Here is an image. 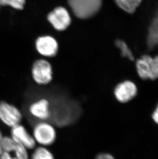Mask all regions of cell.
Returning a JSON list of instances; mask_svg holds the SVG:
<instances>
[{
  "mask_svg": "<svg viewBox=\"0 0 158 159\" xmlns=\"http://www.w3.org/2000/svg\"><path fill=\"white\" fill-rule=\"evenodd\" d=\"M114 93L118 101L124 103L128 102L136 96L137 93V88L133 82L124 81L116 86Z\"/></svg>",
  "mask_w": 158,
  "mask_h": 159,
  "instance_id": "obj_11",
  "label": "cell"
},
{
  "mask_svg": "<svg viewBox=\"0 0 158 159\" xmlns=\"http://www.w3.org/2000/svg\"><path fill=\"white\" fill-rule=\"evenodd\" d=\"M143 0H115L117 6L127 14L136 12Z\"/></svg>",
  "mask_w": 158,
  "mask_h": 159,
  "instance_id": "obj_13",
  "label": "cell"
},
{
  "mask_svg": "<svg viewBox=\"0 0 158 159\" xmlns=\"http://www.w3.org/2000/svg\"><path fill=\"white\" fill-rule=\"evenodd\" d=\"M138 74L142 80H157L158 78V55L152 57L143 55L136 60Z\"/></svg>",
  "mask_w": 158,
  "mask_h": 159,
  "instance_id": "obj_3",
  "label": "cell"
},
{
  "mask_svg": "<svg viewBox=\"0 0 158 159\" xmlns=\"http://www.w3.org/2000/svg\"><path fill=\"white\" fill-rule=\"evenodd\" d=\"M25 0H0V5L11 6L16 9H23Z\"/></svg>",
  "mask_w": 158,
  "mask_h": 159,
  "instance_id": "obj_16",
  "label": "cell"
},
{
  "mask_svg": "<svg viewBox=\"0 0 158 159\" xmlns=\"http://www.w3.org/2000/svg\"><path fill=\"white\" fill-rule=\"evenodd\" d=\"M152 118L154 121L158 124V105L157 107V109H156L155 111L154 112V113L152 114Z\"/></svg>",
  "mask_w": 158,
  "mask_h": 159,
  "instance_id": "obj_18",
  "label": "cell"
},
{
  "mask_svg": "<svg viewBox=\"0 0 158 159\" xmlns=\"http://www.w3.org/2000/svg\"><path fill=\"white\" fill-rule=\"evenodd\" d=\"M146 44L149 50L158 46V8L148 28Z\"/></svg>",
  "mask_w": 158,
  "mask_h": 159,
  "instance_id": "obj_12",
  "label": "cell"
},
{
  "mask_svg": "<svg viewBox=\"0 0 158 159\" xmlns=\"http://www.w3.org/2000/svg\"><path fill=\"white\" fill-rule=\"evenodd\" d=\"M47 19L53 27L59 31L65 30L71 23L69 14L63 7L55 8L48 14Z\"/></svg>",
  "mask_w": 158,
  "mask_h": 159,
  "instance_id": "obj_8",
  "label": "cell"
},
{
  "mask_svg": "<svg viewBox=\"0 0 158 159\" xmlns=\"http://www.w3.org/2000/svg\"><path fill=\"white\" fill-rule=\"evenodd\" d=\"M33 149L30 159H55L54 155L47 147L40 146Z\"/></svg>",
  "mask_w": 158,
  "mask_h": 159,
  "instance_id": "obj_14",
  "label": "cell"
},
{
  "mask_svg": "<svg viewBox=\"0 0 158 159\" xmlns=\"http://www.w3.org/2000/svg\"><path fill=\"white\" fill-rule=\"evenodd\" d=\"M29 112L39 121H47L51 115L50 101L46 98H41L33 102L29 106Z\"/></svg>",
  "mask_w": 158,
  "mask_h": 159,
  "instance_id": "obj_7",
  "label": "cell"
},
{
  "mask_svg": "<svg viewBox=\"0 0 158 159\" xmlns=\"http://www.w3.org/2000/svg\"><path fill=\"white\" fill-rule=\"evenodd\" d=\"M3 138L2 134L1 131H0V155L1 154L2 152V141H3Z\"/></svg>",
  "mask_w": 158,
  "mask_h": 159,
  "instance_id": "obj_19",
  "label": "cell"
},
{
  "mask_svg": "<svg viewBox=\"0 0 158 159\" xmlns=\"http://www.w3.org/2000/svg\"><path fill=\"white\" fill-rule=\"evenodd\" d=\"M115 45L120 50L121 55L123 57H125L131 61L134 60V56L133 55V52L125 41L122 39H117L115 41Z\"/></svg>",
  "mask_w": 158,
  "mask_h": 159,
  "instance_id": "obj_15",
  "label": "cell"
},
{
  "mask_svg": "<svg viewBox=\"0 0 158 159\" xmlns=\"http://www.w3.org/2000/svg\"><path fill=\"white\" fill-rule=\"evenodd\" d=\"M11 138L16 142L21 144L28 150L35 148L36 142L33 135L21 124L11 127Z\"/></svg>",
  "mask_w": 158,
  "mask_h": 159,
  "instance_id": "obj_9",
  "label": "cell"
},
{
  "mask_svg": "<svg viewBox=\"0 0 158 159\" xmlns=\"http://www.w3.org/2000/svg\"><path fill=\"white\" fill-rule=\"evenodd\" d=\"M95 159H115V158L109 153H101L97 155Z\"/></svg>",
  "mask_w": 158,
  "mask_h": 159,
  "instance_id": "obj_17",
  "label": "cell"
},
{
  "mask_svg": "<svg viewBox=\"0 0 158 159\" xmlns=\"http://www.w3.org/2000/svg\"><path fill=\"white\" fill-rule=\"evenodd\" d=\"M32 135L37 144L44 147L51 145L57 139L55 128L47 121H39L34 125Z\"/></svg>",
  "mask_w": 158,
  "mask_h": 159,
  "instance_id": "obj_2",
  "label": "cell"
},
{
  "mask_svg": "<svg viewBox=\"0 0 158 159\" xmlns=\"http://www.w3.org/2000/svg\"><path fill=\"white\" fill-rule=\"evenodd\" d=\"M72 12L82 19L93 17L99 11L102 0H67Z\"/></svg>",
  "mask_w": 158,
  "mask_h": 159,
  "instance_id": "obj_1",
  "label": "cell"
},
{
  "mask_svg": "<svg viewBox=\"0 0 158 159\" xmlns=\"http://www.w3.org/2000/svg\"><path fill=\"white\" fill-rule=\"evenodd\" d=\"M36 46L38 52L46 57H54L58 50L57 41L51 36L39 37L36 41Z\"/></svg>",
  "mask_w": 158,
  "mask_h": 159,
  "instance_id": "obj_10",
  "label": "cell"
},
{
  "mask_svg": "<svg viewBox=\"0 0 158 159\" xmlns=\"http://www.w3.org/2000/svg\"><path fill=\"white\" fill-rule=\"evenodd\" d=\"M0 159H29L28 149L11 137L3 138Z\"/></svg>",
  "mask_w": 158,
  "mask_h": 159,
  "instance_id": "obj_4",
  "label": "cell"
},
{
  "mask_svg": "<svg viewBox=\"0 0 158 159\" xmlns=\"http://www.w3.org/2000/svg\"><path fill=\"white\" fill-rule=\"evenodd\" d=\"M0 120L7 126L12 127L20 124L22 120V114L16 107L5 102H0Z\"/></svg>",
  "mask_w": 158,
  "mask_h": 159,
  "instance_id": "obj_6",
  "label": "cell"
},
{
  "mask_svg": "<svg viewBox=\"0 0 158 159\" xmlns=\"http://www.w3.org/2000/svg\"><path fill=\"white\" fill-rule=\"evenodd\" d=\"M32 77L37 84L45 86L49 84L53 78L52 66L49 62L44 59L34 62L32 69Z\"/></svg>",
  "mask_w": 158,
  "mask_h": 159,
  "instance_id": "obj_5",
  "label": "cell"
}]
</instances>
